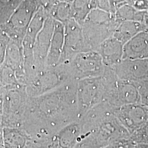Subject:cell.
<instances>
[{"label":"cell","mask_w":148,"mask_h":148,"mask_svg":"<svg viewBox=\"0 0 148 148\" xmlns=\"http://www.w3.org/2000/svg\"><path fill=\"white\" fill-rule=\"evenodd\" d=\"M64 44V24L55 21L53 36L46 62V68L55 66L58 64L63 52Z\"/></svg>","instance_id":"obj_16"},{"label":"cell","mask_w":148,"mask_h":148,"mask_svg":"<svg viewBox=\"0 0 148 148\" xmlns=\"http://www.w3.org/2000/svg\"><path fill=\"white\" fill-rule=\"evenodd\" d=\"M125 3H126L127 4L131 5H134V4L135 3V2L137 1V0H125Z\"/></svg>","instance_id":"obj_32"},{"label":"cell","mask_w":148,"mask_h":148,"mask_svg":"<svg viewBox=\"0 0 148 148\" xmlns=\"http://www.w3.org/2000/svg\"><path fill=\"white\" fill-rule=\"evenodd\" d=\"M0 148H4L3 142V127L0 122Z\"/></svg>","instance_id":"obj_28"},{"label":"cell","mask_w":148,"mask_h":148,"mask_svg":"<svg viewBox=\"0 0 148 148\" xmlns=\"http://www.w3.org/2000/svg\"><path fill=\"white\" fill-rule=\"evenodd\" d=\"M146 11H139L133 5L123 3L116 9L115 16L117 21H135L143 23Z\"/></svg>","instance_id":"obj_19"},{"label":"cell","mask_w":148,"mask_h":148,"mask_svg":"<svg viewBox=\"0 0 148 148\" xmlns=\"http://www.w3.org/2000/svg\"><path fill=\"white\" fill-rule=\"evenodd\" d=\"M143 24L145 26V30L148 32V11H146V12H145L144 21H143Z\"/></svg>","instance_id":"obj_30"},{"label":"cell","mask_w":148,"mask_h":148,"mask_svg":"<svg viewBox=\"0 0 148 148\" xmlns=\"http://www.w3.org/2000/svg\"><path fill=\"white\" fill-rule=\"evenodd\" d=\"M70 3L73 18L81 25L92 10L91 0H73Z\"/></svg>","instance_id":"obj_20"},{"label":"cell","mask_w":148,"mask_h":148,"mask_svg":"<svg viewBox=\"0 0 148 148\" xmlns=\"http://www.w3.org/2000/svg\"><path fill=\"white\" fill-rule=\"evenodd\" d=\"M32 139L24 130L16 128H3L4 148H27Z\"/></svg>","instance_id":"obj_17"},{"label":"cell","mask_w":148,"mask_h":148,"mask_svg":"<svg viewBox=\"0 0 148 148\" xmlns=\"http://www.w3.org/2000/svg\"><path fill=\"white\" fill-rule=\"evenodd\" d=\"M134 148H148V144H145V143L134 144Z\"/></svg>","instance_id":"obj_31"},{"label":"cell","mask_w":148,"mask_h":148,"mask_svg":"<svg viewBox=\"0 0 148 148\" xmlns=\"http://www.w3.org/2000/svg\"><path fill=\"white\" fill-rule=\"evenodd\" d=\"M119 22L103 24L85 21L81 25L87 51H97L101 44L112 36Z\"/></svg>","instance_id":"obj_10"},{"label":"cell","mask_w":148,"mask_h":148,"mask_svg":"<svg viewBox=\"0 0 148 148\" xmlns=\"http://www.w3.org/2000/svg\"><path fill=\"white\" fill-rule=\"evenodd\" d=\"M78 81L71 80L42 95L28 97L22 129L38 148H49L53 136L79 119Z\"/></svg>","instance_id":"obj_1"},{"label":"cell","mask_w":148,"mask_h":148,"mask_svg":"<svg viewBox=\"0 0 148 148\" xmlns=\"http://www.w3.org/2000/svg\"><path fill=\"white\" fill-rule=\"evenodd\" d=\"M109 1L112 6L115 8V10L119 5L125 3V0H109Z\"/></svg>","instance_id":"obj_29"},{"label":"cell","mask_w":148,"mask_h":148,"mask_svg":"<svg viewBox=\"0 0 148 148\" xmlns=\"http://www.w3.org/2000/svg\"><path fill=\"white\" fill-rule=\"evenodd\" d=\"M79 119L63 127L52 138L49 148H75L81 134Z\"/></svg>","instance_id":"obj_13"},{"label":"cell","mask_w":148,"mask_h":148,"mask_svg":"<svg viewBox=\"0 0 148 148\" xmlns=\"http://www.w3.org/2000/svg\"><path fill=\"white\" fill-rule=\"evenodd\" d=\"M74 80L68 64H60L38 73L26 86L29 97L42 95Z\"/></svg>","instance_id":"obj_3"},{"label":"cell","mask_w":148,"mask_h":148,"mask_svg":"<svg viewBox=\"0 0 148 148\" xmlns=\"http://www.w3.org/2000/svg\"><path fill=\"white\" fill-rule=\"evenodd\" d=\"M143 31H146L143 23L123 21L119 23L112 36L125 44L138 33Z\"/></svg>","instance_id":"obj_18"},{"label":"cell","mask_w":148,"mask_h":148,"mask_svg":"<svg viewBox=\"0 0 148 148\" xmlns=\"http://www.w3.org/2000/svg\"><path fill=\"white\" fill-rule=\"evenodd\" d=\"M55 21L49 16L37 35L34 47V60L36 74L46 69V62L53 36Z\"/></svg>","instance_id":"obj_11"},{"label":"cell","mask_w":148,"mask_h":148,"mask_svg":"<svg viewBox=\"0 0 148 148\" xmlns=\"http://www.w3.org/2000/svg\"><path fill=\"white\" fill-rule=\"evenodd\" d=\"M54 20L65 24L73 19L71 3L66 2H59L53 7L48 13Z\"/></svg>","instance_id":"obj_21"},{"label":"cell","mask_w":148,"mask_h":148,"mask_svg":"<svg viewBox=\"0 0 148 148\" xmlns=\"http://www.w3.org/2000/svg\"><path fill=\"white\" fill-rule=\"evenodd\" d=\"M114 114L130 135L148 121V108L140 103L115 107Z\"/></svg>","instance_id":"obj_9"},{"label":"cell","mask_w":148,"mask_h":148,"mask_svg":"<svg viewBox=\"0 0 148 148\" xmlns=\"http://www.w3.org/2000/svg\"><path fill=\"white\" fill-rule=\"evenodd\" d=\"M130 139L134 144H148V121L131 134Z\"/></svg>","instance_id":"obj_22"},{"label":"cell","mask_w":148,"mask_h":148,"mask_svg":"<svg viewBox=\"0 0 148 148\" xmlns=\"http://www.w3.org/2000/svg\"><path fill=\"white\" fill-rule=\"evenodd\" d=\"M27 148H38L36 145L34 144V143L33 142L32 140V142L29 144V145L28 146V147Z\"/></svg>","instance_id":"obj_33"},{"label":"cell","mask_w":148,"mask_h":148,"mask_svg":"<svg viewBox=\"0 0 148 148\" xmlns=\"http://www.w3.org/2000/svg\"><path fill=\"white\" fill-rule=\"evenodd\" d=\"M62 2H68V3H71L73 0H60Z\"/></svg>","instance_id":"obj_34"},{"label":"cell","mask_w":148,"mask_h":148,"mask_svg":"<svg viewBox=\"0 0 148 148\" xmlns=\"http://www.w3.org/2000/svg\"><path fill=\"white\" fill-rule=\"evenodd\" d=\"M74 80L102 76L106 66L96 51H85L76 54L68 63Z\"/></svg>","instance_id":"obj_7"},{"label":"cell","mask_w":148,"mask_h":148,"mask_svg":"<svg viewBox=\"0 0 148 148\" xmlns=\"http://www.w3.org/2000/svg\"><path fill=\"white\" fill-rule=\"evenodd\" d=\"M134 83L139 92L140 104L148 108V79Z\"/></svg>","instance_id":"obj_23"},{"label":"cell","mask_w":148,"mask_h":148,"mask_svg":"<svg viewBox=\"0 0 148 148\" xmlns=\"http://www.w3.org/2000/svg\"><path fill=\"white\" fill-rule=\"evenodd\" d=\"M148 58V32L138 33L123 45V59Z\"/></svg>","instance_id":"obj_15"},{"label":"cell","mask_w":148,"mask_h":148,"mask_svg":"<svg viewBox=\"0 0 148 148\" xmlns=\"http://www.w3.org/2000/svg\"><path fill=\"white\" fill-rule=\"evenodd\" d=\"M111 68L122 80L136 82L148 79V58L123 59Z\"/></svg>","instance_id":"obj_12"},{"label":"cell","mask_w":148,"mask_h":148,"mask_svg":"<svg viewBox=\"0 0 148 148\" xmlns=\"http://www.w3.org/2000/svg\"><path fill=\"white\" fill-rule=\"evenodd\" d=\"M104 148H134V144L130 138H127L119 140Z\"/></svg>","instance_id":"obj_25"},{"label":"cell","mask_w":148,"mask_h":148,"mask_svg":"<svg viewBox=\"0 0 148 148\" xmlns=\"http://www.w3.org/2000/svg\"><path fill=\"white\" fill-rule=\"evenodd\" d=\"M64 25V44L58 64L68 63L76 54L87 51L82 26L73 18Z\"/></svg>","instance_id":"obj_8"},{"label":"cell","mask_w":148,"mask_h":148,"mask_svg":"<svg viewBox=\"0 0 148 148\" xmlns=\"http://www.w3.org/2000/svg\"><path fill=\"white\" fill-rule=\"evenodd\" d=\"M106 93V82L103 76L78 81L77 98L79 119L94 106L104 102Z\"/></svg>","instance_id":"obj_6"},{"label":"cell","mask_w":148,"mask_h":148,"mask_svg":"<svg viewBox=\"0 0 148 148\" xmlns=\"http://www.w3.org/2000/svg\"><path fill=\"white\" fill-rule=\"evenodd\" d=\"M133 6L139 11H148V0H137Z\"/></svg>","instance_id":"obj_26"},{"label":"cell","mask_w":148,"mask_h":148,"mask_svg":"<svg viewBox=\"0 0 148 148\" xmlns=\"http://www.w3.org/2000/svg\"><path fill=\"white\" fill-rule=\"evenodd\" d=\"M5 87L2 85L1 82H0V114H2V106H3V98L5 93Z\"/></svg>","instance_id":"obj_27"},{"label":"cell","mask_w":148,"mask_h":148,"mask_svg":"<svg viewBox=\"0 0 148 148\" xmlns=\"http://www.w3.org/2000/svg\"><path fill=\"white\" fill-rule=\"evenodd\" d=\"M0 122H1V114H0Z\"/></svg>","instance_id":"obj_35"},{"label":"cell","mask_w":148,"mask_h":148,"mask_svg":"<svg viewBox=\"0 0 148 148\" xmlns=\"http://www.w3.org/2000/svg\"><path fill=\"white\" fill-rule=\"evenodd\" d=\"M10 39V38L5 33L3 35H0V66L5 61L6 49Z\"/></svg>","instance_id":"obj_24"},{"label":"cell","mask_w":148,"mask_h":148,"mask_svg":"<svg viewBox=\"0 0 148 148\" xmlns=\"http://www.w3.org/2000/svg\"><path fill=\"white\" fill-rule=\"evenodd\" d=\"M29 96L25 86L5 90L2 111V127L22 129Z\"/></svg>","instance_id":"obj_5"},{"label":"cell","mask_w":148,"mask_h":148,"mask_svg":"<svg viewBox=\"0 0 148 148\" xmlns=\"http://www.w3.org/2000/svg\"><path fill=\"white\" fill-rule=\"evenodd\" d=\"M123 45L113 36L107 38L101 44L97 52L106 67L112 68L123 59Z\"/></svg>","instance_id":"obj_14"},{"label":"cell","mask_w":148,"mask_h":148,"mask_svg":"<svg viewBox=\"0 0 148 148\" xmlns=\"http://www.w3.org/2000/svg\"><path fill=\"white\" fill-rule=\"evenodd\" d=\"M102 76L106 85L104 102L114 107L140 103L139 92L134 82L120 79L111 68L107 67Z\"/></svg>","instance_id":"obj_4"},{"label":"cell","mask_w":148,"mask_h":148,"mask_svg":"<svg viewBox=\"0 0 148 148\" xmlns=\"http://www.w3.org/2000/svg\"><path fill=\"white\" fill-rule=\"evenodd\" d=\"M114 108L102 102L79 119L82 131L75 148H104L130 138V134L114 116Z\"/></svg>","instance_id":"obj_2"}]
</instances>
